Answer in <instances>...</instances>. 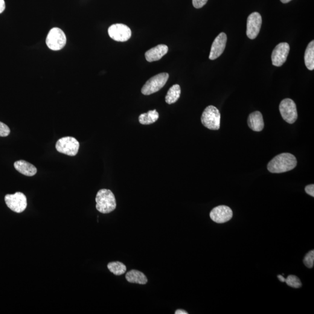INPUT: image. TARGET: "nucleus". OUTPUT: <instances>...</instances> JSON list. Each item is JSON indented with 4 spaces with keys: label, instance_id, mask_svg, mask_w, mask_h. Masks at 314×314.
Here are the masks:
<instances>
[{
    "label": "nucleus",
    "instance_id": "bb28decb",
    "mask_svg": "<svg viewBox=\"0 0 314 314\" xmlns=\"http://www.w3.org/2000/svg\"><path fill=\"white\" fill-rule=\"evenodd\" d=\"M5 4L4 0H0V14L3 13V11L5 10Z\"/></svg>",
    "mask_w": 314,
    "mask_h": 314
},
{
    "label": "nucleus",
    "instance_id": "4468645a",
    "mask_svg": "<svg viewBox=\"0 0 314 314\" xmlns=\"http://www.w3.org/2000/svg\"><path fill=\"white\" fill-rule=\"evenodd\" d=\"M168 51V47L167 46L159 45L145 52V59L149 63L158 61L161 60L165 54H167Z\"/></svg>",
    "mask_w": 314,
    "mask_h": 314
},
{
    "label": "nucleus",
    "instance_id": "423d86ee",
    "mask_svg": "<svg viewBox=\"0 0 314 314\" xmlns=\"http://www.w3.org/2000/svg\"><path fill=\"white\" fill-rule=\"evenodd\" d=\"M79 142L72 137L67 136L57 141L55 148L58 152L69 156H75L79 149Z\"/></svg>",
    "mask_w": 314,
    "mask_h": 314
},
{
    "label": "nucleus",
    "instance_id": "7ed1b4c3",
    "mask_svg": "<svg viewBox=\"0 0 314 314\" xmlns=\"http://www.w3.org/2000/svg\"><path fill=\"white\" fill-rule=\"evenodd\" d=\"M201 120L204 126L208 129L219 130L220 121V110L213 106H208L204 110Z\"/></svg>",
    "mask_w": 314,
    "mask_h": 314
},
{
    "label": "nucleus",
    "instance_id": "4be33fe9",
    "mask_svg": "<svg viewBox=\"0 0 314 314\" xmlns=\"http://www.w3.org/2000/svg\"><path fill=\"white\" fill-rule=\"evenodd\" d=\"M285 282L288 286L298 289L302 286V283L299 279L295 275H289L285 279Z\"/></svg>",
    "mask_w": 314,
    "mask_h": 314
},
{
    "label": "nucleus",
    "instance_id": "f257e3e1",
    "mask_svg": "<svg viewBox=\"0 0 314 314\" xmlns=\"http://www.w3.org/2000/svg\"><path fill=\"white\" fill-rule=\"evenodd\" d=\"M298 161L290 153H282L273 158L267 164V170L273 173H286L296 167Z\"/></svg>",
    "mask_w": 314,
    "mask_h": 314
},
{
    "label": "nucleus",
    "instance_id": "ddd939ff",
    "mask_svg": "<svg viewBox=\"0 0 314 314\" xmlns=\"http://www.w3.org/2000/svg\"><path fill=\"white\" fill-rule=\"evenodd\" d=\"M227 42V36L225 33L222 32L215 38L213 43H212L210 54H209V60H214L220 57L223 53L226 47Z\"/></svg>",
    "mask_w": 314,
    "mask_h": 314
},
{
    "label": "nucleus",
    "instance_id": "cd10ccee",
    "mask_svg": "<svg viewBox=\"0 0 314 314\" xmlns=\"http://www.w3.org/2000/svg\"><path fill=\"white\" fill-rule=\"evenodd\" d=\"M175 314H188V313L186 311L183 310H177L175 311Z\"/></svg>",
    "mask_w": 314,
    "mask_h": 314
},
{
    "label": "nucleus",
    "instance_id": "0eeeda50",
    "mask_svg": "<svg viewBox=\"0 0 314 314\" xmlns=\"http://www.w3.org/2000/svg\"><path fill=\"white\" fill-rule=\"evenodd\" d=\"M5 202L8 207L16 213H21L27 207V199L21 192L6 195Z\"/></svg>",
    "mask_w": 314,
    "mask_h": 314
},
{
    "label": "nucleus",
    "instance_id": "f03ea898",
    "mask_svg": "<svg viewBox=\"0 0 314 314\" xmlns=\"http://www.w3.org/2000/svg\"><path fill=\"white\" fill-rule=\"evenodd\" d=\"M96 209L102 214H109L114 211L116 203L114 194L108 189H101L95 197Z\"/></svg>",
    "mask_w": 314,
    "mask_h": 314
},
{
    "label": "nucleus",
    "instance_id": "b1692460",
    "mask_svg": "<svg viewBox=\"0 0 314 314\" xmlns=\"http://www.w3.org/2000/svg\"><path fill=\"white\" fill-rule=\"evenodd\" d=\"M11 132L10 127L7 125L0 122V137H7Z\"/></svg>",
    "mask_w": 314,
    "mask_h": 314
},
{
    "label": "nucleus",
    "instance_id": "2eb2a0df",
    "mask_svg": "<svg viewBox=\"0 0 314 314\" xmlns=\"http://www.w3.org/2000/svg\"><path fill=\"white\" fill-rule=\"evenodd\" d=\"M247 123L250 129L255 132H261L264 127L263 115L260 111H255L250 113Z\"/></svg>",
    "mask_w": 314,
    "mask_h": 314
},
{
    "label": "nucleus",
    "instance_id": "aec40b11",
    "mask_svg": "<svg viewBox=\"0 0 314 314\" xmlns=\"http://www.w3.org/2000/svg\"><path fill=\"white\" fill-rule=\"evenodd\" d=\"M159 118V113L156 110H149L147 113H142L139 116V121L142 125H150L154 123Z\"/></svg>",
    "mask_w": 314,
    "mask_h": 314
},
{
    "label": "nucleus",
    "instance_id": "393cba45",
    "mask_svg": "<svg viewBox=\"0 0 314 314\" xmlns=\"http://www.w3.org/2000/svg\"><path fill=\"white\" fill-rule=\"evenodd\" d=\"M194 8L199 9L204 7L207 2L208 0H192Z\"/></svg>",
    "mask_w": 314,
    "mask_h": 314
},
{
    "label": "nucleus",
    "instance_id": "a878e982",
    "mask_svg": "<svg viewBox=\"0 0 314 314\" xmlns=\"http://www.w3.org/2000/svg\"><path fill=\"white\" fill-rule=\"evenodd\" d=\"M305 191L311 196L314 197V185L313 184L307 186L305 188Z\"/></svg>",
    "mask_w": 314,
    "mask_h": 314
},
{
    "label": "nucleus",
    "instance_id": "9b49d317",
    "mask_svg": "<svg viewBox=\"0 0 314 314\" xmlns=\"http://www.w3.org/2000/svg\"><path fill=\"white\" fill-rule=\"evenodd\" d=\"M290 51V46L287 43L278 44L272 53V62L275 66H281L286 62Z\"/></svg>",
    "mask_w": 314,
    "mask_h": 314
},
{
    "label": "nucleus",
    "instance_id": "dca6fc26",
    "mask_svg": "<svg viewBox=\"0 0 314 314\" xmlns=\"http://www.w3.org/2000/svg\"><path fill=\"white\" fill-rule=\"evenodd\" d=\"M14 167L17 171L23 175L33 176L37 173V168L33 165L24 160H19L14 163Z\"/></svg>",
    "mask_w": 314,
    "mask_h": 314
},
{
    "label": "nucleus",
    "instance_id": "39448f33",
    "mask_svg": "<svg viewBox=\"0 0 314 314\" xmlns=\"http://www.w3.org/2000/svg\"><path fill=\"white\" fill-rule=\"evenodd\" d=\"M169 74L167 73H161L154 76L147 81L141 89L142 94L148 95L153 94L161 90L167 82Z\"/></svg>",
    "mask_w": 314,
    "mask_h": 314
},
{
    "label": "nucleus",
    "instance_id": "c756f323",
    "mask_svg": "<svg viewBox=\"0 0 314 314\" xmlns=\"http://www.w3.org/2000/svg\"><path fill=\"white\" fill-rule=\"evenodd\" d=\"M290 1H292V0H281V1L282 3H283V4H286V3H288Z\"/></svg>",
    "mask_w": 314,
    "mask_h": 314
},
{
    "label": "nucleus",
    "instance_id": "f8f14e48",
    "mask_svg": "<svg viewBox=\"0 0 314 314\" xmlns=\"http://www.w3.org/2000/svg\"><path fill=\"white\" fill-rule=\"evenodd\" d=\"M209 216L214 222L223 223L232 219L233 212L231 208L228 206L220 205L212 209Z\"/></svg>",
    "mask_w": 314,
    "mask_h": 314
},
{
    "label": "nucleus",
    "instance_id": "20e7f679",
    "mask_svg": "<svg viewBox=\"0 0 314 314\" xmlns=\"http://www.w3.org/2000/svg\"><path fill=\"white\" fill-rule=\"evenodd\" d=\"M66 37L65 33L61 29L54 28L46 38V45L51 50L58 51L63 49L66 45Z\"/></svg>",
    "mask_w": 314,
    "mask_h": 314
},
{
    "label": "nucleus",
    "instance_id": "6e6552de",
    "mask_svg": "<svg viewBox=\"0 0 314 314\" xmlns=\"http://www.w3.org/2000/svg\"><path fill=\"white\" fill-rule=\"evenodd\" d=\"M279 110L282 118L290 124H293L298 117V110L295 102L290 98L284 99L279 105Z\"/></svg>",
    "mask_w": 314,
    "mask_h": 314
},
{
    "label": "nucleus",
    "instance_id": "c85d7f7f",
    "mask_svg": "<svg viewBox=\"0 0 314 314\" xmlns=\"http://www.w3.org/2000/svg\"><path fill=\"white\" fill-rule=\"evenodd\" d=\"M278 278L279 279V280L282 282H285V279L283 276L279 275L278 276Z\"/></svg>",
    "mask_w": 314,
    "mask_h": 314
},
{
    "label": "nucleus",
    "instance_id": "9d476101",
    "mask_svg": "<svg viewBox=\"0 0 314 314\" xmlns=\"http://www.w3.org/2000/svg\"><path fill=\"white\" fill-rule=\"evenodd\" d=\"M262 25V17L257 12L250 14L247 21L246 34L249 39L254 40L260 33Z\"/></svg>",
    "mask_w": 314,
    "mask_h": 314
},
{
    "label": "nucleus",
    "instance_id": "a211bd4d",
    "mask_svg": "<svg viewBox=\"0 0 314 314\" xmlns=\"http://www.w3.org/2000/svg\"><path fill=\"white\" fill-rule=\"evenodd\" d=\"M304 61L308 69L313 71L314 69V41L309 43L305 52Z\"/></svg>",
    "mask_w": 314,
    "mask_h": 314
},
{
    "label": "nucleus",
    "instance_id": "412c9836",
    "mask_svg": "<svg viewBox=\"0 0 314 314\" xmlns=\"http://www.w3.org/2000/svg\"><path fill=\"white\" fill-rule=\"evenodd\" d=\"M108 268L110 272L117 276L124 274L126 271V267L121 262H111L108 264Z\"/></svg>",
    "mask_w": 314,
    "mask_h": 314
},
{
    "label": "nucleus",
    "instance_id": "5701e85b",
    "mask_svg": "<svg viewBox=\"0 0 314 314\" xmlns=\"http://www.w3.org/2000/svg\"><path fill=\"white\" fill-rule=\"evenodd\" d=\"M303 262L305 266L308 267V268H312L313 267L314 262V250H311V251L305 256Z\"/></svg>",
    "mask_w": 314,
    "mask_h": 314
},
{
    "label": "nucleus",
    "instance_id": "1a4fd4ad",
    "mask_svg": "<svg viewBox=\"0 0 314 314\" xmlns=\"http://www.w3.org/2000/svg\"><path fill=\"white\" fill-rule=\"evenodd\" d=\"M109 36L116 42H125L130 39L132 31L127 26L116 23L110 26L108 30Z\"/></svg>",
    "mask_w": 314,
    "mask_h": 314
},
{
    "label": "nucleus",
    "instance_id": "6ab92c4d",
    "mask_svg": "<svg viewBox=\"0 0 314 314\" xmlns=\"http://www.w3.org/2000/svg\"><path fill=\"white\" fill-rule=\"evenodd\" d=\"M181 89L179 84H174L169 89L167 95L165 97V101L168 104H172L179 100Z\"/></svg>",
    "mask_w": 314,
    "mask_h": 314
},
{
    "label": "nucleus",
    "instance_id": "f3484780",
    "mask_svg": "<svg viewBox=\"0 0 314 314\" xmlns=\"http://www.w3.org/2000/svg\"><path fill=\"white\" fill-rule=\"evenodd\" d=\"M126 279L129 283L145 284L147 283L148 280L146 276L138 270H131L126 274Z\"/></svg>",
    "mask_w": 314,
    "mask_h": 314
}]
</instances>
